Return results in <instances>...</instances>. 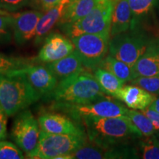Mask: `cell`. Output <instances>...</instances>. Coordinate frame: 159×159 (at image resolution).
I'll list each match as a JSON object with an SVG mask.
<instances>
[{"label":"cell","instance_id":"20","mask_svg":"<svg viewBox=\"0 0 159 159\" xmlns=\"http://www.w3.org/2000/svg\"><path fill=\"white\" fill-rule=\"evenodd\" d=\"M99 0H70L58 25L71 24L78 21L91 11Z\"/></svg>","mask_w":159,"mask_h":159},{"label":"cell","instance_id":"30","mask_svg":"<svg viewBox=\"0 0 159 159\" xmlns=\"http://www.w3.org/2000/svg\"><path fill=\"white\" fill-rule=\"evenodd\" d=\"M35 5H39L38 0H0V9L7 12H15Z\"/></svg>","mask_w":159,"mask_h":159},{"label":"cell","instance_id":"8","mask_svg":"<svg viewBox=\"0 0 159 159\" xmlns=\"http://www.w3.org/2000/svg\"><path fill=\"white\" fill-rule=\"evenodd\" d=\"M150 42L142 35L125 32L111 37L108 51L111 56L133 67Z\"/></svg>","mask_w":159,"mask_h":159},{"label":"cell","instance_id":"1","mask_svg":"<svg viewBox=\"0 0 159 159\" xmlns=\"http://www.w3.org/2000/svg\"><path fill=\"white\" fill-rule=\"evenodd\" d=\"M89 141L99 146H122L130 139L143 136L128 116L87 117L81 120Z\"/></svg>","mask_w":159,"mask_h":159},{"label":"cell","instance_id":"33","mask_svg":"<svg viewBox=\"0 0 159 159\" xmlns=\"http://www.w3.org/2000/svg\"><path fill=\"white\" fill-rule=\"evenodd\" d=\"M40 8L43 11H47L52 7H55L57 4L61 2L62 0H38Z\"/></svg>","mask_w":159,"mask_h":159},{"label":"cell","instance_id":"4","mask_svg":"<svg viewBox=\"0 0 159 159\" xmlns=\"http://www.w3.org/2000/svg\"><path fill=\"white\" fill-rule=\"evenodd\" d=\"M114 6V0H99L85 16L75 22L59 27L70 39L83 34H110Z\"/></svg>","mask_w":159,"mask_h":159},{"label":"cell","instance_id":"32","mask_svg":"<svg viewBox=\"0 0 159 159\" xmlns=\"http://www.w3.org/2000/svg\"><path fill=\"white\" fill-rule=\"evenodd\" d=\"M142 112L150 119L152 125H154L155 129L156 130H159V113L149 108L142 110Z\"/></svg>","mask_w":159,"mask_h":159},{"label":"cell","instance_id":"35","mask_svg":"<svg viewBox=\"0 0 159 159\" xmlns=\"http://www.w3.org/2000/svg\"><path fill=\"white\" fill-rule=\"evenodd\" d=\"M8 13H9V12L4 11V10L0 9V15H1V14H8Z\"/></svg>","mask_w":159,"mask_h":159},{"label":"cell","instance_id":"29","mask_svg":"<svg viewBox=\"0 0 159 159\" xmlns=\"http://www.w3.org/2000/svg\"><path fill=\"white\" fill-rule=\"evenodd\" d=\"M25 158L21 150L13 143L0 140V159Z\"/></svg>","mask_w":159,"mask_h":159},{"label":"cell","instance_id":"28","mask_svg":"<svg viewBox=\"0 0 159 159\" xmlns=\"http://www.w3.org/2000/svg\"><path fill=\"white\" fill-rule=\"evenodd\" d=\"M142 158L159 159V139L156 136H147L142 142Z\"/></svg>","mask_w":159,"mask_h":159},{"label":"cell","instance_id":"11","mask_svg":"<svg viewBox=\"0 0 159 159\" xmlns=\"http://www.w3.org/2000/svg\"><path fill=\"white\" fill-rule=\"evenodd\" d=\"M74 50L75 45L71 40L61 33H49L40 49L38 61L46 63H53L71 54Z\"/></svg>","mask_w":159,"mask_h":159},{"label":"cell","instance_id":"19","mask_svg":"<svg viewBox=\"0 0 159 159\" xmlns=\"http://www.w3.org/2000/svg\"><path fill=\"white\" fill-rule=\"evenodd\" d=\"M132 13L129 0H114L111 25V37L127 32L131 27Z\"/></svg>","mask_w":159,"mask_h":159},{"label":"cell","instance_id":"5","mask_svg":"<svg viewBox=\"0 0 159 159\" xmlns=\"http://www.w3.org/2000/svg\"><path fill=\"white\" fill-rule=\"evenodd\" d=\"M89 142L87 135L47 134L41 130L37 148L29 158L57 159L72 153Z\"/></svg>","mask_w":159,"mask_h":159},{"label":"cell","instance_id":"2","mask_svg":"<svg viewBox=\"0 0 159 159\" xmlns=\"http://www.w3.org/2000/svg\"><path fill=\"white\" fill-rule=\"evenodd\" d=\"M94 75L87 71L66 77L44 99L52 104H86L107 99Z\"/></svg>","mask_w":159,"mask_h":159},{"label":"cell","instance_id":"21","mask_svg":"<svg viewBox=\"0 0 159 159\" xmlns=\"http://www.w3.org/2000/svg\"><path fill=\"white\" fill-rule=\"evenodd\" d=\"M94 76L102 91L107 95H111L112 97L115 96L125 83L116 75L101 67L94 69Z\"/></svg>","mask_w":159,"mask_h":159},{"label":"cell","instance_id":"24","mask_svg":"<svg viewBox=\"0 0 159 159\" xmlns=\"http://www.w3.org/2000/svg\"><path fill=\"white\" fill-rule=\"evenodd\" d=\"M158 0H129V4L132 13L131 29H134L135 25L141 18L148 15Z\"/></svg>","mask_w":159,"mask_h":159},{"label":"cell","instance_id":"22","mask_svg":"<svg viewBox=\"0 0 159 159\" xmlns=\"http://www.w3.org/2000/svg\"><path fill=\"white\" fill-rule=\"evenodd\" d=\"M99 67L110 71L125 83L130 82L134 79L132 67L110 55L105 56Z\"/></svg>","mask_w":159,"mask_h":159},{"label":"cell","instance_id":"9","mask_svg":"<svg viewBox=\"0 0 159 159\" xmlns=\"http://www.w3.org/2000/svg\"><path fill=\"white\" fill-rule=\"evenodd\" d=\"M39 124L29 110L20 111L13 121L11 137L27 156L34 152L39 144L41 133Z\"/></svg>","mask_w":159,"mask_h":159},{"label":"cell","instance_id":"10","mask_svg":"<svg viewBox=\"0 0 159 159\" xmlns=\"http://www.w3.org/2000/svg\"><path fill=\"white\" fill-rule=\"evenodd\" d=\"M41 130L47 134L87 135L80 122L62 113L44 112L38 118Z\"/></svg>","mask_w":159,"mask_h":159},{"label":"cell","instance_id":"23","mask_svg":"<svg viewBox=\"0 0 159 159\" xmlns=\"http://www.w3.org/2000/svg\"><path fill=\"white\" fill-rule=\"evenodd\" d=\"M127 116L130 118L131 122L140 131L143 136H152L156 130L150 119L142 112H139L134 109L128 110Z\"/></svg>","mask_w":159,"mask_h":159},{"label":"cell","instance_id":"6","mask_svg":"<svg viewBox=\"0 0 159 159\" xmlns=\"http://www.w3.org/2000/svg\"><path fill=\"white\" fill-rule=\"evenodd\" d=\"M50 110L64 114L81 122L87 117H116L127 116L128 109L108 98L86 104H52Z\"/></svg>","mask_w":159,"mask_h":159},{"label":"cell","instance_id":"25","mask_svg":"<svg viewBox=\"0 0 159 159\" xmlns=\"http://www.w3.org/2000/svg\"><path fill=\"white\" fill-rule=\"evenodd\" d=\"M34 63L35 62H33L29 59L7 56L0 53V75L17 70L23 68L25 66Z\"/></svg>","mask_w":159,"mask_h":159},{"label":"cell","instance_id":"15","mask_svg":"<svg viewBox=\"0 0 159 159\" xmlns=\"http://www.w3.org/2000/svg\"><path fill=\"white\" fill-rule=\"evenodd\" d=\"M114 97L124 102L129 108L142 111L149 108L156 98V95L151 94L138 85L131 84L123 86Z\"/></svg>","mask_w":159,"mask_h":159},{"label":"cell","instance_id":"31","mask_svg":"<svg viewBox=\"0 0 159 159\" xmlns=\"http://www.w3.org/2000/svg\"><path fill=\"white\" fill-rule=\"evenodd\" d=\"M7 116L5 111L0 107V140H5L7 138Z\"/></svg>","mask_w":159,"mask_h":159},{"label":"cell","instance_id":"18","mask_svg":"<svg viewBox=\"0 0 159 159\" xmlns=\"http://www.w3.org/2000/svg\"><path fill=\"white\" fill-rule=\"evenodd\" d=\"M47 66L52 71L57 80H61L66 77L86 71L77 52L73 51L71 54L55 62L47 63Z\"/></svg>","mask_w":159,"mask_h":159},{"label":"cell","instance_id":"27","mask_svg":"<svg viewBox=\"0 0 159 159\" xmlns=\"http://www.w3.org/2000/svg\"><path fill=\"white\" fill-rule=\"evenodd\" d=\"M131 84L138 85L151 94H159V75L139 76L130 81Z\"/></svg>","mask_w":159,"mask_h":159},{"label":"cell","instance_id":"13","mask_svg":"<svg viewBox=\"0 0 159 159\" xmlns=\"http://www.w3.org/2000/svg\"><path fill=\"white\" fill-rule=\"evenodd\" d=\"M42 15V12L36 10L13 14V38L18 45L25 44L35 38L38 23Z\"/></svg>","mask_w":159,"mask_h":159},{"label":"cell","instance_id":"17","mask_svg":"<svg viewBox=\"0 0 159 159\" xmlns=\"http://www.w3.org/2000/svg\"><path fill=\"white\" fill-rule=\"evenodd\" d=\"M69 1L70 0H62L55 7L43 13L42 16L39 19L35 31L34 38L35 45H39L44 41L46 37L50 33L53 27L60 22Z\"/></svg>","mask_w":159,"mask_h":159},{"label":"cell","instance_id":"7","mask_svg":"<svg viewBox=\"0 0 159 159\" xmlns=\"http://www.w3.org/2000/svg\"><path fill=\"white\" fill-rule=\"evenodd\" d=\"M111 34H83L71 39L86 69L99 67L109 49Z\"/></svg>","mask_w":159,"mask_h":159},{"label":"cell","instance_id":"14","mask_svg":"<svg viewBox=\"0 0 159 159\" xmlns=\"http://www.w3.org/2000/svg\"><path fill=\"white\" fill-rule=\"evenodd\" d=\"M134 154L130 148L124 146L105 147L89 142L71 153V159H102L133 158Z\"/></svg>","mask_w":159,"mask_h":159},{"label":"cell","instance_id":"16","mask_svg":"<svg viewBox=\"0 0 159 159\" xmlns=\"http://www.w3.org/2000/svg\"><path fill=\"white\" fill-rule=\"evenodd\" d=\"M132 69L134 79L139 76L159 75V41H150Z\"/></svg>","mask_w":159,"mask_h":159},{"label":"cell","instance_id":"3","mask_svg":"<svg viewBox=\"0 0 159 159\" xmlns=\"http://www.w3.org/2000/svg\"><path fill=\"white\" fill-rule=\"evenodd\" d=\"M41 96L18 70L0 75V107L8 116L25 110Z\"/></svg>","mask_w":159,"mask_h":159},{"label":"cell","instance_id":"26","mask_svg":"<svg viewBox=\"0 0 159 159\" xmlns=\"http://www.w3.org/2000/svg\"><path fill=\"white\" fill-rule=\"evenodd\" d=\"M13 14L0 15V45L9 43L13 36Z\"/></svg>","mask_w":159,"mask_h":159},{"label":"cell","instance_id":"34","mask_svg":"<svg viewBox=\"0 0 159 159\" xmlns=\"http://www.w3.org/2000/svg\"><path fill=\"white\" fill-rule=\"evenodd\" d=\"M149 108L152 109V110L159 113V97H157L154 99L153 102L151 103V105L149 106Z\"/></svg>","mask_w":159,"mask_h":159},{"label":"cell","instance_id":"12","mask_svg":"<svg viewBox=\"0 0 159 159\" xmlns=\"http://www.w3.org/2000/svg\"><path fill=\"white\" fill-rule=\"evenodd\" d=\"M18 70L25 75L30 84L41 97L49 94L58 83L56 76L47 66L30 63Z\"/></svg>","mask_w":159,"mask_h":159},{"label":"cell","instance_id":"36","mask_svg":"<svg viewBox=\"0 0 159 159\" xmlns=\"http://www.w3.org/2000/svg\"><path fill=\"white\" fill-rule=\"evenodd\" d=\"M158 139H159V134H158Z\"/></svg>","mask_w":159,"mask_h":159}]
</instances>
